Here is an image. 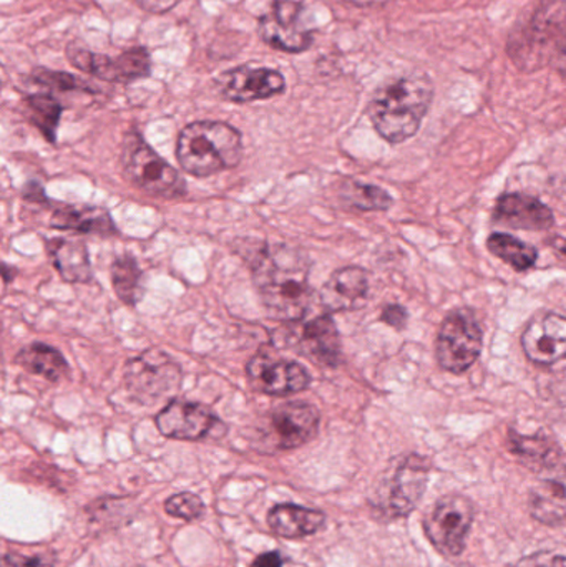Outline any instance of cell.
<instances>
[{"mask_svg":"<svg viewBox=\"0 0 566 567\" xmlns=\"http://www.w3.org/2000/svg\"><path fill=\"white\" fill-rule=\"evenodd\" d=\"M263 303L275 319L298 322L311 303L309 261L289 246L259 245L245 258Z\"/></svg>","mask_w":566,"mask_h":567,"instance_id":"cell-1","label":"cell"},{"mask_svg":"<svg viewBox=\"0 0 566 567\" xmlns=\"http://www.w3.org/2000/svg\"><path fill=\"white\" fill-rule=\"evenodd\" d=\"M432 99L434 85L428 75L401 76L375 90L369 103V118L385 142L399 145L419 132Z\"/></svg>","mask_w":566,"mask_h":567,"instance_id":"cell-2","label":"cell"},{"mask_svg":"<svg viewBox=\"0 0 566 567\" xmlns=\"http://www.w3.org/2000/svg\"><path fill=\"white\" fill-rule=\"evenodd\" d=\"M176 158L188 175L206 178L236 168L243 158L241 133L225 122H195L182 130Z\"/></svg>","mask_w":566,"mask_h":567,"instance_id":"cell-3","label":"cell"},{"mask_svg":"<svg viewBox=\"0 0 566 567\" xmlns=\"http://www.w3.org/2000/svg\"><path fill=\"white\" fill-rule=\"evenodd\" d=\"M120 163L123 176L153 198L179 199L188 193L179 173L136 132L126 133Z\"/></svg>","mask_w":566,"mask_h":567,"instance_id":"cell-4","label":"cell"},{"mask_svg":"<svg viewBox=\"0 0 566 567\" xmlns=\"http://www.w3.org/2000/svg\"><path fill=\"white\" fill-rule=\"evenodd\" d=\"M319 422V410L311 403H282L259 420L253 442L263 453L296 450L318 435Z\"/></svg>","mask_w":566,"mask_h":567,"instance_id":"cell-5","label":"cell"},{"mask_svg":"<svg viewBox=\"0 0 566 567\" xmlns=\"http://www.w3.org/2000/svg\"><path fill=\"white\" fill-rule=\"evenodd\" d=\"M182 367L158 349L145 350L130 359L123 369V383L140 405H155L158 400L172 395L182 385Z\"/></svg>","mask_w":566,"mask_h":567,"instance_id":"cell-6","label":"cell"},{"mask_svg":"<svg viewBox=\"0 0 566 567\" xmlns=\"http://www.w3.org/2000/svg\"><path fill=\"white\" fill-rule=\"evenodd\" d=\"M482 349L484 333L474 312L469 309H455L447 313L435 340L439 365L455 375L467 372L477 362Z\"/></svg>","mask_w":566,"mask_h":567,"instance_id":"cell-7","label":"cell"},{"mask_svg":"<svg viewBox=\"0 0 566 567\" xmlns=\"http://www.w3.org/2000/svg\"><path fill=\"white\" fill-rule=\"evenodd\" d=\"M431 460L422 455H409L395 466L391 478L379 489L378 498L372 502L382 518H404L414 512L428 488L431 475Z\"/></svg>","mask_w":566,"mask_h":567,"instance_id":"cell-8","label":"cell"},{"mask_svg":"<svg viewBox=\"0 0 566 567\" xmlns=\"http://www.w3.org/2000/svg\"><path fill=\"white\" fill-rule=\"evenodd\" d=\"M474 518L471 499L462 495L442 496L425 516L424 532L441 555L455 558L464 553Z\"/></svg>","mask_w":566,"mask_h":567,"instance_id":"cell-9","label":"cell"},{"mask_svg":"<svg viewBox=\"0 0 566 567\" xmlns=\"http://www.w3.org/2000/svg\"><path fill=\"white\" fill-rule=\"evenodd\" d=\"M554 7V6H552ZM541 7L532 20L508 40V55L521 69L542 66L554 59L566 32L557 10Z\"/></svg>","mask_w":566,"mask_h":567,"instance_id":"cell-10","label":"cell"},{"mask_svg":"<svg viewBox=\"0 0 566 567\" xmlns=\"http://www.w3.org/2000/svg\"><path fill=\"white\" fill-rule=\"evenodd\" d=\"M156 429L163 436L186 442L222 439L228 429L209 406L175 399L156 415Z\"/></svg>","mask_w":566,"mask_h":567,"instance_id":"cell-11","label":"cell"},{"mask_svg":"<svg viewBox=\"0 0 566 567\" xmlns=\"http://www.w3.org/2000/svg\"><path fill=\"white\" fill-rule=\"evenodd\" d=\"M66 59L75 69L113 83H128L145 79L152 72L148 50L143 47H133L120 55L109 56L70 45L66 49Z\"/></svg>","mask_w":566,"mask_h":567,"instance_id":"cell-12","label":"cell"},{"mask_svg":"<svg viewBox=\"0 0 566 567\" xmlns=\"http://www.w3.org/2000/svg\"><path fill=\"white\" fill-rule=\"evenodd\" d=\"M246 375L253 390L271 396L292 395L311 385V375L301 363L276 359L265 352H259L249 360Z\"/></svg>","mask_w":566,"mask_h":567,"instance_id":"cell-13","label":"cell"},{"mask_svg":"<svg viewBox=\"0 0 566 567\" xmlns=\"http://www.w3.org/2000/svg\"><path fill=\"white\" fill-rule=\"evenodd\" d=\"M301 16V3L276 0L271 12L259 20V37L271 49L288 53L306 52L312 45V32L302 23Z\"/></svg>","mask_w":566,"mask_h":567,"instance_id":"cell-14","label":"cell"},{"mask_svg":"<svg viewBox=\"0 0 566 567\" xmlns=\"http://www.w3.org/2000/svg\"><path fill=\"white\" fill-rule=\"evenodd\" d=\"M219 95L233 103H251L281 95L286 80L278 70L241 65L219 75Z\"/></svg>","mask_w":566,"mask_h":567,"instance_id":"cell-15","label":"cell"},{"mask_svg":"<svg viewBox=\"0 0 566 567\" xmlns=\"http://www.w3.org/2000/svg\"><path fill=\"white\" fill-rule=\"evenodd\" d=\"M522 349L528 360L552 367L566 360V316L538 312L532 317L522 336Z\"/></svg>","mask_w":566,"mask_h":567,"instance_id":"cell-16","label":"cell"},{"mask_svg":"<svg viewBox=\"0 0 566 567\" xmlns=\"http://www.w3.org/2000/svg\"><path fill=\"white\" fill-rule=\"evenodd\" d=\"M295 347L296 352L318 365L329 367V369L341 365V336L335 319L328 313L305 323L296 336Z\"/></svg>","mask_w":566,"mask_h":567,"instance_id":"cell-17","label":"cell"},{"mask_svg":"<svg viewBox=\"0 0 566 567\" xmlns=\"http://www.w3.org/2000/svg\"><path fill=\"white\" fill-rule=\"evenodd\" d=\"M494 221L507 228L547 231L555 225V216L545 203L534 196L507 193L495 203Z\"/></svg>","mask_w":566,"mask_h":567,"instance_id":"cell-18","label":"cell"},{"mask_svg":"<svg viewBox=\"0 0 566 567\" xmlns=\"http://www.w3.org/2000/svg\"><path fill=\"white\" fill-rule=\"evenodd\" d=\"M532 518L545 526H562L566 523V466L547 470L528 495Z\"/></svg>","mask_w":566,"mask_h":567,"instance_id":"cell-19","label":"cell"},{"mask_svg":"<svg viewBox=\"0 0 566 567\" xmlns=\"http://www.w3.org/2000/svg\"><path fill=\"white\" fill-rule=\"evenodd\" d=\"M369 293L368 272L358 266L338 269L319 292L321 306L328 312H349L364 306Z\"/></svg>","mask_w":566,"mask_h":567,"instance_id":"cell-20","label":"cell"},{"mask_svg":"<svg viewBox=\"0 0 566 567\" xmlns=\"http://www.w3.org/2000/svg\"><path fill=\"white\" fill-rule=\"evenodd\" d=\"M52 228L62 231L82 233V235H95L106 238L115 236L116 226L106 209L95 206H62L53 213Z\"/></svg>","mask_w":566,"mask_h":567,"instance_id":"cell-21","label":"cell"},{"mask_svg":"<svg viewBox=\"0 0 566 567\" xmlns=\"http://www.w3.org/2000/svg\"><path fill=\"white\" fill-rule=\"evenodd\" d=\"M50 258L63 281L70 284H90L93 281L92 262L89 249L83 243L69 239H52L47 245Z\"/></svg>","mask_w":566,"mask_h":567,"instance_id":"cell-22","label":"cell"},{"mask_svg":"<svg viewBox=\"0 0 566 567\" xmlns=\"http://www.w3.org/2000/svg\"><path fill=\"white\" fill-rule=\"evenodd\" d=\"M326 516L298 505H278L269 512L268 523L281 538L299 539L315 535L325 525Z\"/></svg>","mask_w":566,"mask_h":567,"instance_id":"cell-23","label":"cell"},{"mask_svg":"<svg viewBox=\"0 0 566 567\" xmlns=\"http://www.w3.org/2000/svg\"><path fill=\"white\" fill-rule=\"evenodd\" d=\"M16 363L25 372L43 377L53 383L70 375V365L62 352L55 347L42 342H33L23 347L16 355Z\"/></svg>","mask_w":566,"mask_h":567,"instance_id":"cell-24","label":"cell"},{"mask_svg":"<svg viewBox=\"0 0 566 567\" xmlns=\"http://www.w3.org/2000/svg\"><path fill=\"white\" fill-rule=\"evenodd\" d=\"M508 446L511 452L524 462V465L534 470L554 468L560 458V449L550 439L541 435L524 436L511 430Z\"/></svg>","mask_w":566,"mask_h":567,"instance_id":"cell-25","label":"cell"},{"mask_svg":"<svg viewBox=\"0 0 566 567\" xmlns=\"http://www.w3.org/2000/svg\"><path fill=\"white\" fill-rule=\"evenodd\" d=\"M339 199L346 208L356 212H388L394 205V198L385 189L356 179H346L342 183Z\"/></svg>","mask_w":566,"mask_h":567,"instance_id":"cell-26","label":"cell"},{"mask_svg":"<svg viewBox=\"0 0 566 567\" xmlns=\"http://www.w3.org/2000/svg\"><path fill=\"white\" fill-rule=\"evenodd\" d=\"M488 251L497 256L502 261L507 262L508 266L517 272H525L534 268L538 261V251L534 246L521 241L512 235H504V233H495L488 238Z\"/></svg>","mask_w":566,"mask_h":567,"instance_id":"cell-27","label":"cell"},{"mask_svg":"<svg viewBox=\"0 0 566 567\" xmlns=\"http://www.w3.org/2000/svg\"><path fill=\"white\" fill-rule=\"evenodd\" d=\"M143 272L138 262L132 256L116 258L112 265V284L116 296L126 306H136L142 300Z\"/></svg>","mask_w":566,"mask_h":567,"instance_id":"cell-28","label":"cell"},{"mask_svg":"<svg viewBox=\"0 0 566 567\" xmlns=\"http://www.w3.org/2000/svg\"><path fill=\"white\" fill-rule=\"evenodd\" d=\"M25 109L27 118L40 130L47 142L55 143L63 106L52 95L39 93V95L27 96Z\"/></svg>","mask_w":566,"mask_h":567,"instance_id":"cell-29","label":"cell"},{"mask_svg":"<svg viewBox=\"0 0 566 567\" xmlns=\"http://www.w3.org/2000/svg\"><path fill=\"white\" fill-rule=\"evenodd\" d=\"M165 512L175 518L195 522L205 515L206 506L199 496L193 495V493H179L165 503Z\"/></svg>","mask_w":566,"mask_h":567,"instance_id":"cell-30","label":"cell"},{"mask_svg":"<svg viewBox=\"0 0 566 567\" xmlns=\"http://www.w3.org/2000/svg\"><path fill=\"white\" fill-rule=\"evenodd\" d=\"M33 82L39 85L49 86L55 90H83V92L92 93V86L70 73L52 72V70L37 69L33 72Z\"/></svg>","mask_w":566,"mask_h":567,"instance_id":"cell-31","label":"cell"},{"mask_svg":"<svg viewBox=\"0 0 566 567\" xmlns=\"http://www.w3.org/2000/svg\"><path fill=\"white\" fill-rule=\"evenodd\" d=\"M55 553H35V555H23V553H6L2 556V567H55Z\"/></svg>","mask_w":566,"mask_h":567,"instance_id":"cell-32","label":"cell"},{"mask_svg":"<svg viewBox=\"0 0 566 567\" xmlns=\"http://www.w3.org/2000/svg\"><path fill=\"white\" fill-rule=\"evenodd\" d=\"M515 567H566V558L547 551L535 553L522 558Z\"/></svg>","mask_w":566,"mask_h":567,"instance_id":"cell-33","label":"cell"},{"mask_svg":"<svg viewBox=\"0 0 566 567\" xmlns=\"http://www.w3.org/2000/svg\"><path fill=\"white\" fill-rule=\"evenodd\" d=\"M381 320L382 322L388 323L389 327H392V329L402 330L405 326H408V309L399 306V303H391V306H385L381 313Z\"/></svg>","mask_w":566,"mask_h":567,"instance_id":"cell-34","label":"cell"},{"mask_svg":"<svg viewBox=\"0 0 566 567\" xmlns=\"http://www.w3.org/2000/svg\"><path fill=\"white\" fill-rule=\"evenodd\" d=\"M140 9L150 13H166L178 6L179 0H135Z\"/></svg>","mask_w":566,"mask_h":567,"instance_id":"cell-35","label":"cell"},{"mask_svg":"<svg viewBox=\"0 0 566 567\" xmlns=\"http://www.w3.org/2000/svg\"><path fill=\"white\" fill-rule=\"evenodd\" d=\"M285 559L278 551L265 553L253 561L251 567H282Z\"/></svg>","mask_w":566,"mask_h":567,"instance_id":"cell-36","label":"cell"},{"mask_svg":"<svg viewBox=\"0 0 566 567\" xmlns=\"http://www.w3.org/2000/svg\"><path fill=\"white\" fill-rule=\"evenodd\" d=\"M552 65L557 70L558 75L566 79V37L564 42L560 43V47H558L557 52H555L554 59H552Z\"/></svg>","mask_w":566,"mask_h":567,"instance_id":"cell-37","label":"cell"},{"mask_svg":"<svg viewBox=\"0 0 566 567\" xmlns=\"http://www.w3.org/2000/svg\"><path fill=\"white\" fill-rule=\"evenodd\" d=\"M23 198L35 203L45 202V193H43V188L39 185V183L32 182L25 186Z\"/></svg>","mask_w":566,"mask_h":567,"instance_id":"cell-38","label":"cell"},{"mask_svg":"<svg viewBox=\"0 0 566 567\" xmlns=\"http://www.w3.org/2000/svg\"><path fill=\"white\" fill-rule=\"evenodd\" d=\"M550 245L557 249L560 255L566 256V238H560V236H555V238L550 239Z\"/></svg>","mask_w":566,"mask_h":567,"instance_id":"cell-39","label":"cell"},{"mask_svg":"<svg viewBox=\"0 0 566 567\" xmlns=\"http://www.w3.org/2000/svg\"><path fill=\"white\" fill-rule=\"evenodd\" d=\"M2 268L3 282L10 284V272L16 271V269H12L10 268V266L7 265H3Z\"/></svg>","mask_w":566,"mask_h":567,"instance_id":"cell-40","label":"cell"}]
</instances>
